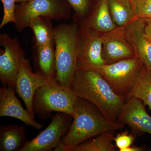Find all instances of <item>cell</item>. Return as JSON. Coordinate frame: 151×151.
I'll list each match as a JSON object with an SVG mask.
<instances>
[{
  "label": "cell",
  "instance_id": "1",
  "mask_svg": "<svg viewBox=\"0 0 151 151\" xmlns=\"http://www.w3.org/2000/svg\"><path fill=\"white\" fill-rule=\"evenodd\" d=\"M70 87L77 97L92 103L105 118L117 122L126 100L113 90L99 72L77 69Z\"/></svg>",
  "mask_w": 151,
  "mask_h": 151
},
{
  "label": "cell",
  "instance_id": "2",
  "mask_svg": "<svg viewBox=\"0 0 151 151\" xmlns=\"http://www.w3.org/2000/svg\"><path fill=\"white\" fill-rule=\"evenodd\" d=\"M87 100L78 97L74 105L73 120L61 142L72 151L86 140L108 132L121 129L125 124L108 120Z\"/></svg>",
  "mask_w": 151,
  "mask_h": 151
},
{
  "label": "cell",
  "instance_id": "3",
  "mask_svg": "<svg viewBox=\"0 0 151 151\" xmlns=\"http://www.w3.org/2000/svg\"><path fill=\"white\" fill-rule=\"evenodd\" d=\"M77 24H62L54 28L55 77L58 84L70 87L77 70L79 35Z\"/></svg>",
  "mask_w": 151,
  "mask_h": 151
},
{
  "label": "cell",
  "instance_id": "4",
  "mask_svg": "<svg viewBox=\"0 0 151 151\" xmlns=\"http://www.w3.org/2000/svg\"><path fill=\"white\" fill-rule=\"evenodd\" d=\"M77 98L70 87L62 86L56 80L50 81L36 92L34 112L43 119L52 117L51 113L54 112L65 113L73 117Z\"/></svg>",
  "mask_w": 151,
  "mask_h": 151
},
{
  "label": "cell",
  "instance_id": "5",
  "mask_svg": "<svg viewBox=\"0 0 151 151\" xmlns=\"http://www.w3.org/2000/svg\"><path fill=\"white\" fill-rule=\"evenodd\" d=\"M70 14L71 7L66 0H28L17 5L14 24L20 32L36 18L68 19Z\"/></svg>",
  "mask_w": 151,
  "mask_h": 151
},
{
  "label": "cell",
  "instance_id": "6",
  "mask_svg": "<svg viewBox=\"0 0 151 151\" xmlns=\"http://www.w3.org/2000/svg\"><path fill=\"white\" fill-rule=\"evenodd\" d=\"M143 65L142 62L135 57L105 64L97 72L117 94L126 100Z\"/></svg>",
  "mask_w": 151,
  "mask_h": 151
},
{
  "label": "cell",
  "instance_id": "7",
  "mask_svg": "<svg viewBox=\"0 0 151 151\" xmlns=\"http://www.w3.org/2000/svg\"><path fill=\"white\" fill-rule=\"evenodd\" d=\"M79 50L77 70L98 71L106 64L102 55V33L84 26L78 30Z\"/></svg>",
  "mask_w": 151,
  "mask_h": 151
},
{
  "label": "cell",
  "instance_id": "8",
  "mask_svg": "<svg viewBox=\"0 0 151 151\" xmlns=\"http://www.w3.org/2000/svg\"><path fill=\"white\" fill-rule=\"evenodd\" d=\"M0 45L4 47L0 54V80L2 84L15 89L24 51L18 39L6 33L0 35Z\"/></svg>",
  "mask_w": 151,
  "mask_h": 151
},
{
  "label": "cell",
  "instance_id": "9",
  "mask_svg": "<svg viewBox=\"0 0 151 151\" xmlns=\"http://www.w3.org/2000/svg\"><path fill=\"white\" fill-rule=\"evenodd\" d=\"M51 123L35 138L27 141L19 151H49L54 149L68 131L73 117L65 113H57Z\"/></svg>",
  "mask_w": 151,
  "mask_h": 151
},
{
  "label": "cell",
  "instance_id": "10",
  "mask_svg": "<svg viewBox=\"0 0 151 151\" xmlns=\"http://www.w3.org/2000/svg\"><path fill=\"white\" fill-rule=\"evenodd\" d=\"M52 81L55 80H49L39 73L33 72L29 60L25 56L23 57L15 89L23 100L27 110L33 118V101L35 92L39 88Z\"/></svg>",
  "mask_w": 151,
  "mask_h": 151
},
{
  "label": "cell",
  "instance_id": "11",
  "mask_svg": "<svg viewBox=\"0 0 151 151\" xmlns=\"http://www.w3.org/2000/svg\"><path fill=\"white\" fill-rule=\"evenodd\" d=\"M102 55L106 64L135 57L134 51L126 33V27H118L102 34Z\"/></svg>",
  "mask_w": 151,
  "mask_h": 151
},
{
  "label": "cell",
  "instance_id": "12",
  "mask_svg": "<svg viewBox=\"0 0 151 151\" xmlns=\"http://www.w3.org/2000/svg\"><path fill=\"white\" fill-rule=\"evenodd\" d=\"M145 105L140 99L131 97L124 103L117 122L129 125L132 133L151 135V117L146 111Z\"/></svg>",
  "mask_w": 151,
  "mask_h": 151
},
{
  "label": "cell",
  "instance_id": "13",
  "mask_svg": "<svg viewBox=\"0 0 151 151\" xmlns=\"http://www.w3.org/2000/svg\"><path fill=\"white\" fill-rule=\"evenodd\" d=\"M14 88L10 86L0 88V116L12 117L36 129H40L41 124L35 120L25 109L15 94Z\"/></svg>",
  "mask_w": 151,
  "mask_h": 151
},
{
  "label": "cell",
  "instance_id": "14",
  "mask_svg": "<svg viewBox=\"0 0 151 151\" xmlns=\"http://www.w3.org/2000/svg\"><path fill=\"white\" fill-rule=\"evenodd\" d=\"M145 26V19H137L126 27V33L135 57L151 69V40L146 35Z\"/></svg>",
  "mask_w": 151,
  "mask_h": 151
},
{
  "label": "cell",
  "instance_id": "15",
  "mask_svg": "<svg viewBox=\"0 0 151 151\" xmlns=\"http://www.w3.org/2000/svg\"><path fill=\"white\" fill-rule=\"evenodd\" d=\"M80 24L81 26L102 34L111 31L117 27L111 17L108 0H100Z\"/></svg>",
  "mask_w": 151,
  "mask_h": 151
},
{
  "label": "cell",
  "instance_id": "16",
  "mask_svg": "<svg viewBox=\"0 0 151 151\" xmlns=\"http://www.w3.org/2000/svg\"><path fill=\"white\" fill-rule=\"evenodd\" d=\"M27 140L24 127L4 125L0 128V151H19Z\"/></svg>",
  "mask_w": 151,
  "mask_h": 151
},
{
  "label": "cell",
  "instance_id": "17",
  "mask_svg": "<svg viewBox=\"0 0 151 151\" xmlns=\"http://www.w3.org/2000/svg\"><path fill=\"white\" fill-rule=\"evenodd\" d=\"M54 45L55 43L44 46L35 45L37 72L50 80H56Z\"/></svg>",
  "mask_w": 151,
  "mask_h": 151
},
{
  "label": "cell",
  "instance_id": "18",
  "mask_svg": "<svg viewBox=\"0 0 151 151\" xmlns=\"http://www.w3.org/2000/svg\"><path fill=\"white\" fill-rule=\"evenodd\" d=\"M132 97L140 99L151 111V69L144 64L126 101Z\"/></svg>",
  "mask_w": 151,
  "mask_h": 151
},
{
  "label": "cell",
  "instance_id": "19",
  "mask_svg": "<svg viewBox=\"0 0 151 151\" xmlns=\"http://www.w3.org/2000/svg\"><path fill=\"white\" fill-rule=\"evenodd\" d=\"M110 13L118 27H127L135 19L129 0H108Z\"/></svg>",
  "mask_w": 151,
  "mask_h": 151
},
{
  "label": "cell",
  "instance_id": "20",
  "mask_svg": "<svg viewBox=\"0 0 151 151\" xmlns=\"http://www.w3.org/2000/svg\"><path fill=\"white\" fill-rule=\"evenodd\" d=\"M51 19L46 18L37 17L33 19L28 27L34 35L35 46H44L54 43V28Z\"/></svg>",
  "mask_w": 151,
  "mask_h": 151
},
{
  "label": "cell",
  "instance_id": "21",
  "mask_svg": "<svg viewBox=\"0 0 151 151\" xmlns=\"http://www.w3.org/2000/svg\"><path fill=\"white\" fill-rule=\"evenodd\" d=\"M114 131L102 133L94 139L82 143L76 147L72 151H116V146L113 144Z\"/></svg>",
  "mask_w": 151,
  "mask_h": 151
},
{
  "label": "cell",
  "instance_id": "22",
  "mask_svg": "<svg viewBox=\"0 0 151 151\" xmlns=\"http://www.w3.org/2000/svg\"><path fill=\"white\" fill-rule=\"evenodd\" d=\"M74 14L73 19L80 22L87 17L91 10L90 0H66Z\"/></svg>",
  "mask_w": 151,
  "mask_h": 151
},
{
  "label": "cell",
  "instance_id": "23",
  "mask_svg": "<svg viewBox=\"0 0 151 151\" xmlns=\"http://www.w3.org/2000/svg\"><path fill=\"white\" fill-rule=\"evenodd\" d=\"M135 19L151 18V0H129Z\"/></svg>",
  "mask_w": 151,
  "mask_h": 151
},
{
  "label": "cell",
  "instance_id": "24",
  "mask_svg": "<svg viewBox=\"0 0 151 151\" xmlns=\"http://www.w3.org/2000/svg\"><path fill=\"white\" fill-rule=\"evenodd\" d=\"M4 8V15L0 24V28L9 23L15 21L14 14L16 0H1Z\"/></svg>",
  "mask_w": 151,
  "mask_h": 151
},
{
  "label": "cell",
  "instance_id": "25",
  "mask_svg": "<svg viewBox=\"0 0 151 151\" xmlns=\"http://www.w3.org/2000/svg\"><path fill=\"white\" fill-rule=\"evenodd\" d=\"M134 140V134H130L127 131L117 134L114 139L116 147L120 151H123L125 149L132 146Z\"/></svg>",
  "mask_w": 151,
  "mask_h": 151
},
{
  "label": "cell",
  "instance_id": "26",
  "mask_svg": "<svg viewBox=\"0 0 151 151\" xmlns=\"http://www.w3.org/2000/svg\"><path fill=\"white\" fill-rule=\"evenodd\" d=\"M145 32L146 35L151 40V18L145 19Z\"/></svg>",
  "mask_w": 151,
  "mask_h": 151
},
{
  "label": "cell",
  "instance_id": "27",
  "mask_svg": "<svg viewBox=\"0 0 151 151\" xmlns=\"http://www.w3.org/2000/svg\"><path fill=\"white\" fill-rule=\"evenodd\" d=\"M146 146H131L125 149L123 151H144L147 150Z\"/></svg>",
  "mask_w": 151,
  "mask_h": 151
},
{
  "label": "cell",
  "instance_id": "28",
  "mask_svg": "<svg viewBox=\"0 0 151 151\" xmlns=\"http://www.w3.org/2000/svg\"><path fill=\"white\" fill-rule=\"evenodd\" d=\"M53 151H69L67 147L64 143L62 142L61 140L58 143Z\"/></svg>",
  "mask_w": 151,
  "mask_h": 151
},
{
  "label": "cell",
  "instance_id": "29",
  "mask_svg": "<svg viewBox=\"0 0 151 151\" xmlns=\"http://www.w3.org/2000/svg\"><path fill=\"white\" fill-rule=\"evenodd\" d=\"M28 0H16V3H21L27 1Z\"/></svg>",
  "mask_w": 151,
  "mask_h": 151
}]
</instances>
